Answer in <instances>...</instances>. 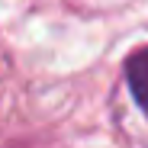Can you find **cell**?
I'll return each instance as SVG.
<instances>
[{"label":"cell","mask_w":148,"mask_h":148,"mask_svg":"<svg viewBox=\"0 0 148 148\" xmlns=\"http://www.w3.org/2000/svg\"><path fill=\"white\" fill-rule=\"evenodd\" d=\"M126 84L138 110L148 116V48H138L126 58Z\"/></svg>","instance_id":"obj_1"}]
</instances>
